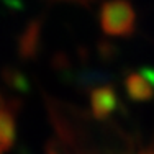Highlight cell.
<instances>
[{
    "label": "cell",
    "mask_w": 154,
    "mask_h": 154,
    "mask_svg": "<svg viewBox=\"0 0 154 154\" xmlns=\"http://www.w3.org/2000/svg\"><path fill=\"white\" fill-rule=\"evenodd\" d=\"M10 139H12V118L7 112H3L0 105V154L7 148Z\"/></svg>",
    "instance_id": "1"
},
{
    "label": "cell",
    "mask_w": 154,
    "mask_h": 154,
    "mask_svg": "<svg viewBox=\"0 0 154 154\" xmlns=\"http://www.w3.org/2000/svg\"><path fill=\"white\" fill-rule=\"evenodd\" d=\"M138 154H154V152H138Z\"/></svg>",
    "instance_id": "2"
}]
</instances>
